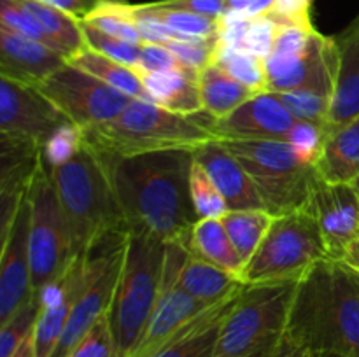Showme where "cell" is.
<instances>
[{
    "instance_id": "6da1fadb",
    "label": "cell",
    "mask_w": 359,
    "mask_h": 357,
    "mask_svg": "<svg viewBox=\"0 0 359 357\" xmlns=\"http://www.w3.org/2000/svg\"><path fill=\"white\" fill-rule=\"evenodd\" d=\"M102 158L109 167L126 231L151 234L165 244H188L198 223L189 191L193 150Z\"/></svg>"
},
{
    "instance_id": "7a4b0ae2",
    "label": "cell",
    "mask_w": 359,
    "mask_h": 357,
    "mask_svg": "<svg viewBox=\"0 0 359 357\" xmlns=\"http://www.w3.org/2000/svg\"><path fill=\"white\" fill-rule=\"evenodd\" d=\"M286 336L312 356L359 357V275L346 261L326 258L298 280Z\"/></svg>"
},
{
    "instance_id": "3957f363",
    "label": "cell",
    "mask_w": 359,
    "mask_h": 357,
    "mask_svg": "<svg viewBox=\"0 0 359 357\" xmlns=\"http://www.w3.org/2000/svg\"><path fill=\"white\" fill-rule=\"evenodd\" d=\"M48 172L69 224L76 258H84L88 248L111 231H126L107 163L86 140L74 158Z\"/></svg>"
},
{
    "instance_id": "277c9868",
    "label": "cell",
    "mask_w": 359,
    "mask_h": 357,
    "mask_svg": "<svg viewBox=\"0 0 359 357\" xmlns=\"http://www.w3.org/2000/svg\"><path fill=\"white\" fill-rule=\"evenodd\" d=\"M84 140L107 158H125L160 150H196L216 140L209 122L182 115L153 102L132 100L118 118L83 130Z\"/></svg>"
},
{
    "instance_id": "5b68a950",
    "label": "cell",
    "mask_w": 359,
    "mask_h": 357,
    "mask_svg": "<svg viewBox=\"0 0 359 357\" xmlns=\"http://www.w3.org/2000/svg\"><path fill=\"white\" fill-rule=\"evenodd\" d=\"M167 244L146 233H128L121 275L107 312L116 357H130L147 328L163 280Z\"/></svg>"
},
{
    "instance_id": "8992f818",
    "label": "cell",
    "mask_w": 359,
    "mask_h": 357,
    "mask_svg": "<svg viewBox=\"0 0 359 357\" xmlns=\"http://www.w3.org/2000/svg\"><path fill=\"white\" fill-rule=\"evenodd\" d=\"M298 280L245 286L217 335L210 357H277Z\"/></svg>"
},
{
    "instance_id": "52a82bcc",
    "label": "cell",
    "mask_w": 359,
    "mask_h": 357,
    "mask_svg": "<svg viewBox=\"0 0 359 357\" xmlns=\"http://www.w3.org/2000/svg\"><path fill=\"white\" fill-rule=\"evenodd\" d=\"M242 163L272 216L309 206L318 181L314 164L302 160L286 140H217Z\"/></svg>"
},
{
    "instance_id": "ba28073f",
    "label": "cell",
    "mask_w": 359,
    "mask_h": 357,
    "mask_svg": "<svg viewBox=\"0 0 359 357\" xmlns=\"http://www.w3.org/2000/svg\"><path fill=\"white\" fill-rule=\"evenodd\" d=\"M330 258L311 210L273 217L265 238L242 272L245 286L300 280L312 266Z\"/></svg>"
},
{
    "instance_id": "9c48e42d",
    "label": "cell",
    "mask_w": 359,
    "mask_h": 357,
    "mask_svg": "<svg viewBox=\"0 0 359 357\" xmlns=\"http://www.w3.org/2000/svg\"><path fill=\"white\" fill-rule=\"evenodd\" d=\"M30 198V266L34 293L62 279L76 261L69 224L58 192L39 154L28 184Z\"/></svg>"
},
{
    "instance_id": "30bf717a",
    "label": "cell",
    "mask_w": 359,
    "mask_h": 357,
    "mask_svg": "<svg viewBox=\"0 0 359 357\" xmlns=\"http://www.w3.org/2000/svg\"><path fill=\"white\" fill-rule=\"evenodd\" d=\"M128 231H111L95 241L83 258V287L53 357H67L86 332L109 312L121 275Z\"/></svg>"
},
{
    "instance_id": "8fae6325",
    "label": "cell",
    "mask_w": 359,
    "mask_h": 357,
    "mask_svg": "<svg viewBox=\"0 0 359 357\" xmlns=\"http://www.w3.org/2000/svg\"><path fill=\"white\" fill-rule=\"evenodd\" d=\"M37 88L81 130L118 118L133 100L69 63Z\"/></svg>"
},
{
    "instance_id": "7c38bea8",
    "label": "cell",
    "mask_w": 359,
    "mask_h": 357,
    "mask_svg": "<svg viewBox=\"0 0 359 357\" xmlns=\"http://www.w3.org/2000/svg\"><path fill=\"white\" fill-rule=\"evenodd\" d=\"M72 122L37 86L0 76V136L41 149L60 128Z\"/></svg>"
},
{
    "instance_id": "4fadbf2b",
    "label": "cell",
    "mask_w": 359,
    "mask_h": 357,
    "mask_svg": "<svg viewBox=\"0 0 359 357\" xmlns=\"http://www.w3.org/2000/svg\"><path fill=\"white\" fill-rule=\"evenodd\" d=\"M188 255V244H167L163 280L160 296L151 315L142 338L137 343L130 357H147L163 345L186 322L205 310V304L189 296L179 282L182 265Z\"/></svg>"
},
{
    "instance_id": "5bb4252c",
    "label": "cell",
    "mask_w": 359,
    "mask_h": 357,
    "mask_svg": "<svg viewBox=\"0 0 359 357\" xmlns=\"http://www.w3.org/2000/svg\"><path fill=\"white\" fill-rule=\"evenodd\" d=\"M337 65H339V46L335 37L316 31L312 41L298 51L270 52L266 58L270 93L309 90L326 91L333 94Z\"/></svg>"
},
{
    "instance_id": "9a60e30c",
    "label": "cell",
    "mask_w": 359,
    "mask_h": 357,
    "mask_svg": "<svg viewBox=\"0 0 359 357\" xmlns=\"http://www.w3.org/2000/svg\"><path fill=\"white\" fill-rule=\"evenodd\" d=\"M30 266V198L28 188L2 226L0 258V324L9 321L34 298Z\"/></svg>"
},
{
    "instance_id": "2e32d148",
    "label": "cell",
    "mask_w": 359,
    "mask_h": 357,
    "mask_svg": "<svg viewBox=\"0 0 359 357\" xmlns=\"http://www.w3.org/2000/svg\"><path fill=\"white\" fill-rule=\"evenodd\" d=\"M309 210L316 217L330 258L342 259L359 240V192L353 184H335L321 177L312 189Z\"/></svg>"
},
{
    "instance_id": "e0dca14e",
    "label": "cell",
    "mask_w": 359,
    "mask_h": 357,
    "mask_svg": "<svg viewBox=\"0 0 359 357\" xmlns=\"http://www.w3.org/2000/svg\"><path fill=\"white\" fill-rule=\"evenodd\" d=\"M297 119L276 93H258L221 119H210L216 140H287Z\"/></svg>"
},
{
    "instance_id": "ac0fdd59",
    "label": "cell",
    "mask_w": 359,
    "mask_h": 357,
    "mask_svg": "<svg viewBox=\"0 0 359 357\" xmlns=\"http://www.w3.org/2000/svg\"><path fill=\"white\" fill-rule=\"evenodd\" d=\"M195 160L205 168L230 210H265L263 200L241 161L217 140L193 150Z\"/></svg>"
},
{
    "instance_id": "d6986e66",
    "label": "cell",
    "mask_w": 359,
    "mask_h": 357,
    "mask_svg": "<svg viewBox=\"0 0 359 357\" xmlns=\"http://www.w3.org/2000/svg\"><path fill=\"white\" fill-rule=\"evenodd\" d=\"M65 65V56L49 46L0 27V76L39 86Z\"/></svg>"
},
{
    "instance_id": "ffe728a7",
    "label": "cell",
    "mask_w": 359,
    "mask_h": 357,
    "mask_svg": "<svg viewBox=\"0 0 359 357\" xmlns=\"http://www.w3.org/2000/svg\"><path fill=\"white\" fill-rule=\"evenodd\" d=\"M245 286L224 300L210 304L205 310L186 322L177 332L170 336L161 346H158L147 357H210L214 352L217 335L224 318L237 304Z\"/></svg>"
},
{
    "instance_id": "44dd1931",
    "label": "cell",
    "mask_w": 359,
    "mask_h": 357,
    "mask_svg": "<svg viewBox=\"0 0 359 357\" xmlns=\"http://www.w3.org/2000/svg\"><path fill=\"white\" fill-rule=\"evenodd\" d=\"M335 38L339 46V65L328 115L330 130L359 118V35L346 28Z\"/></svg>"
},
{
    "instance_id": "7402d4cb",
    "label": "cell",
    "mask_w": 359,
    "mask_h": 357,
    "mask_svg": "<svg viewBox=\"0 0 359 357\" xmlns=\"http://www.w3.org/2000/svg\"><path fill=\"white\" fill-rule=\"evenodd\" d=\"M316 172L326 182L353 184L359 175V118L330 130Z\"/></svg>"
},
{
    "instance_id": "603a6c76",
    "label": "cell",
    "mask_w": 359,
    "mask_h": 357,
    "mask_svg": "<svg viewBox=\"0 0 359 357\" xmlns=\"http://www.w3.org/2000/svg\"><path fill=\"white\" fill-rule=\"evenodd\" d=\"M139 76L142 77L144 86L149 91L153 104L182 115H196L198 112H203L196 74L186 70H170V72L139 74Z\"/></svg>"
},
{
    "instance_id": "cb8c5ba5",
    "label": "cell",
    "mask_w": 359,
    "mask_h": 357,
    "mask_svg": "<svg viewBox=\"0 0 359 357\" xmlns=\"http://www.w3.org/2000/svg\"><path fill=\"white\" fill-rule=\"evenodd\" d=\"M179 282L189 296L205 307L224 300L245 286L238 276L203 261L188 248V255L182 265Z\"/></svg>"
},
{
    "instance_id": "d4e9b609",
    "label": "cell",
    "mask_w": 359,
    "mask_h": 357,
    "mask_svg": "<svg viewBox=\"0 0 359 357\" xmlns=\"http://www.w3.org/2000/svg\"><path fill=\"white\" fill-rule=\"evenodd\" d=\"M67 63L83 70V72L90 74V76L97 77L102 83L109 84L114 90H118L119 93L126 94V97L133 98V100L153 102L149 91L144 86L142 77L139 76L135 69L123 65V63L116 62V59L109 58V56L100 55V52L93 51L88 46H84L81 51L70 56Z\"/></svg>"
},
{
    "instance_id": "484cf974",
    "label": "cell",
    "mask_w": 359,
    "mask_h": 357,
    "mask_svg": "<svg viewBox=\"0 0 359 357\" xmlns=\"http://www.w3.org/2000/svg\"><path fill=\"white\" fill-rule=\"evenodd\" d=\"M188 248L203 261L241 279L244 261L235 251L221 219H200L189 234Z\"/></svg>"
},
{
    "instance_id": "4316f807",
    "label": "cell",
    "mask_w": 359,
    "mask_h": 357,
    "mask_svg": "<svg viewBox=\"0 0 359 357\" xmlns=\"http://www.w3.org/2000/svg\"><path fill=\"white\" fill-rule=\"evenodd\" d=\"M198 86L203 112L210 119H221L231 114L244 102L258 94L233 79L226 70H223L216 63H210L198 74Z\"/></svg>"
},
{
    "instance_id": "83f0119b",
    "label": "cell",
    "mask_w": 359,
    "mask_h": 357,
    "mask_svg": "<svg viewBox=\"0 0 359 357\" xmlns=\"http://www.w3.org/2000/svg\"><path fill=\"white\" fill-rule=\"evenodd\" d=\"M16 2L35 18V21L48 35L51 48L67 59L86 46L81 20H77L76 16L39 2V0H16Z\"/></svg>"
},
{
    "instance_id": "f1b7e54d",
    "label": "cell",
    "mask_w": 359,
    "mask_h": 357,
    "mask_svg": "<svg viewBox=\"0 0 359 357\" xmlns=\"http://www.w3.org/2000/svg\"><path fill=\"white\" fill-rule=\"evenodd\" d=\"M273 217L266 210H228L221 217L235 251L244 261V268L258 251Z\"/></svg>"
},
{
    "instance_id": "f546056e",
    "label": "cell",
    "mask_w": 359,
    "mask_h": 357,
    "mask_svg": "<svg viewBox=\"0 0 359 357\" xmlns=\"http://www.w3.org/2000/svg\"><path fill=\"white\" fill-rule=\"evenodd\" d=\"M139 7L163 21L172 31L177 34L179 41L219 37L221 18H209L203 14L189 13V10L170 9V7L161 6L160 2L139 4Z\"/></svg>"
},
{
    "instance_id": "4dcf8cb0",
    "label": "cell",
    "mask_w": 359,
    "mask_h": 357,
    "mask_svg": "<svg viewBox=\"0 0 359 357\" xmlns=\"http://www.w3.org/2000/svg\"><path fill=\"white\" fill-rule=\"evenodd\" d=\"M81 21L130 44H144L133 16L132 4L119 2V0H100L98 6Z\"/></svg>"
},
{
    "instance_id": "1f68e13d",
    "label": "cell",
    "mask_w": 359,
    "mask_h": 357,
    "mask_svg": "<svg viewBox=\"0 0 359 357\" xmlns=\"http://www.w3.org/2000/svg\"><path fill=\"white\" fill-rule=\"evenodd\" d=\"M214 63L226 70L233 79L248 86L255 93L269 91L266 62L244 48H224L217 46Z\"/></svg>"
},
{
    "instance_id": "d6a6232c",
    "label": "cell",
    "mask_w": 359,
    "mask_h": 357,
    "mask_svg": "<svg viewBox=\"0 0 359 357\" xmlns=\"http://www.w3.org/2000/svg\"><path fill=\"white\" fill-rule=\"evenodd\" d=\"M189 191H191L193 206L200 219H221L228 212L226 200L216 188L205 168L193 156L191 172H189Z\"/></svg>"
},
{
    "instance_id": "836d02e7",
    "label": "cell",
    "mask_w": 359,
    "mask_h": 357,
    "mask_svg": "<svg viewBox=\"0 0 359 357\" xmlns=\"http://www.w3.org/2000/svg\"><path fill=\"white\" fill-rule=\"evenodd\" d=\"M276 94L286 105V108L291 112V115L297 121H307L316 122V125L328 126L332 93L302 88V90L283 91V93Z\"/></svg>"
},
{
    "instance_id": "e575fe53",
    "label": "cell",
    "mask_w": 359,
    "mask_h": 357,
    "mask_svg": "<svg viewBox=\"0 0 359 357\" xmlns=\"http://www.w3.org/2000/svg\"><path fill=\"white\" fill-rule=\"evenodd\" d=\"M41 314V300L35 293L7 322L0 324V357H11L18 346L34 332L35 322Z\"/></svg>"
},
{
    "instance_id": "d590c367",
    "label": "cell",
    "mask_w": 359,
    "mask_h": 357,
    "mask_svg": "<svg viewBox=\"0 0 359 357\" xmlns=\"http://www.w3.org/2000/svg\"><path fill=\"white\" fill-rule=\"evenodd\" d=\"M81 27H83V35L84 42L90 49L100 52V55L109 56V58L116 59V62L123 63V65H128L132 69H137L140 62V46L130 44V42L121 41L118 37H112V35L104 34V31L97 30L91 24L81 21Z\"/></svg>"
},
{
    "instance_id": "8d00e7d4",
    "label": "cell",
    "mask_w": 359,
    "mask_h": 357,
    "mask_svg": "<svg viewBox=\"0 0 359 357\" xmlns=\"http://www.w3.org/2000/svg\"><path fill=\"white\" fill-rule=\"evenodd\" d=\"M84 135L83 130L74 122H67V125L60 126L41 147V160L48 168L60 167V164L67 163L74 154L79 150L81 144H83Z\"/></svg>"
},
{
    "instance_id": "74e56055",
    "label": "cell",
    "mask_w": 359,
    "mask_h": 357,
    "mask_svg": "<svg viewBox=\"0 0 359 357\" xmlns=\"http://www.w3.org/2000/svg\"><path fill=\"white\" fill-rule=\"evenodd\" d=\"M219 37L189 38V41H172L167 48L177 56L179 63L186 72L198 76L205 66L214 63Z\"/></svg>"
},
{
    "instance_id": "f35d334b",
    "label": "cell",
    "mask_w": 359,
    "mask_h": 357,
    "mask_svg": "<svg viewBox=\"0 0 359 357\" xmlns=\"http://www.w3.org/2000/svg\"><path fill=\"white\" fill-rule=\"evenodd\" d=\"M328 133V126L316 125V122L307 121H297L293 128H291L286 142H290L293 146V149L297 150V154L302 160L316 167Z\"/></svg>"
},
{
    "instance_id": "ab89813d",
    "label": "cell",
    "mask_w": 359,
    "mask_h": 357,
    "mask_svg": "<svg viewBox=\"0 0 359 357\" xmlns=\"http://www.w3.org/2000/svg\"><path fill=\"white\" fill-rule=\"evenodd\" d=\"M0 27L14 31V34L23 35L27 38H34V41L42 42V44L51 48L48 35L44 34L41 24L16 0H0Z\"/></svg>"
},
{
    "instance_id": "60d3db41",
    "label": "cell",
    "mask_w": 359,
    "mask_h": 357,
    "mask_svg": "<svg viewBox=\"0 0 359 357\" xmlns=\"http://www.w3.org/2000/svg\"><path fill=\"white\" fill-rule=\"evenodd\" d=\"M67 357H116L114 338L107 314L86 332Z\"/></svg>"
},
{
    "instance_id": "b9f144b4",
    "label": "cell",
    "mask_w": 359,
    "mask_h": 357,
    "mask_svg": "<svg viewBox=\"0 0 359 357\" xmlns=\"http://www.w3.org/2000/svg\"><path fill=\"white\" fill-rule=\"evenodd\" d=\"M276 35H277V23L272 20V18H269L266 14L265 16L252 18L242 48L255 52L256 56H259V58H263L266 62V58H269L270 52H272L273 49Z\"/></svg>"
},
{
    "instance_id": "7bdbcfd3",
    "label": "cell",
    "mask_w": 359,
    "mask_h": 357,
    "mask_svg": "<svg viewBox=\"0 0 359 357\" xmlns=\"http://www.w3.org/2000/svg\"><path fill=\"white\" fill-rule=\"evenodd\" d=\"M139 74H156L170 72V70H184L179 63L177 56L163 44H147L140 46V62L137 66Z\"/></svg>"
},
{
    "instance_id": "ee69618b",
    "label": "cell",
    "mask_w": 359,
    "mask_h": 357,
    "mask_svg": "<svg viewBox=\"0 0 359 357\" xmlns=\"http://www.w3.org/2000/svg\"><path fill=\"white\" fill-rule=\"evenodd\" d=\"M312 0H276L272 10L266 16L277 24H304L312 27Z\"/></svg>"
},
{
    "instance_id": "f6af8a7d",
    "label": "cell",
    "mask_w": 359,
    "mask_h": 357,
    "mask_svg": "<svg viewBox=\"0 0 359 357\" xmlns=\"http://www.w3.org/2000/svg\"><path fill=\"white\" fill-rule=\"evenodd\" d=\"M160 4L170 9L189 10L209 18H223L226 14V0H161Z\"/></svg>"
},
{
    "instance_id": "bcb514c9",
    "label": "cell",
    "mask_w": 359,
    "mask_h": 357,
    "mask_svg": "<svg viewBox=\"0 0 359 357\" xmlns=\"http://www.w3.org/2000/svg\"><path fill=\"white\" fill-rule=\"evenodd\" d=\"M39 2L56 7L67 14H72L77 20H83L98 6L100 0H39Z\"/></svg>"
},
{
    "instance_id": "7dc6e473",
    "label": "cell",
    "mask_w": 359,
    "mask_h": 357,
    "mask_svg": "<svg viewBox=\"0 0 359 357\" xmlns=\"http://www.w3.org/2000/svg\"><path fill=\"white\" fill-rule=\"evenodd\" d=\"M277 357H314V356H312L311 352H307V350L302 349V346H298L297 343H293L286 336L283 345H280V350L279 354H277Z\"/></svg>"
},
{
    "instance_id": "c3c4849f",
    "label": "cell",
    "mask_w": 359,
    "mask_h": 357,
    "mask_svg": "<svg viewBox=\"0 0 359 357\" xmlns=\"http://www.w3.org/2000/svg\"><path fill=\"white\" fill-rule=\"evenodd\" d=\"M255 0H226V13H235L245 16L249 10V7L252 6Z\"/></svg>"
},
{
    "instance_id": "681fc988",
    "label": "cell",
    "mask_w": 359,
    "mask_h": 357,
    "mask_svg": "<svg viewBox=\"0 0 359 357\" xmlns=\"http://www.w3.org/2000/svg\"><path fill=\"white\" fill-rule=\"evenodd\" d=\"M342 261H346L351 268L359 275V240L354 241L349 247V251L346 252V255L342 258Z\"/></svg>"
},
{
    "instance_id": "f907efd6",
    "label": "cell",
    "mask_w": 359,
    "mask_h": 357,
    "mask_svg": "<svg viewBox=\"0 0 359 357\" xmlns=\"http://www.w3.org/2000/svg\"><path fill=\"white\" fill-rule=\"evenodd\" d=\"M11 357H37L35 356V346H34V332L18 346L16 352L13 354Z\"/></svg>"
},
{
    "instance_id": "816d5d0a",
    "label": "cell",
    "mask_w": 359,
    "mask_h": 357,
    "mask_svg": "<svg viewBox=\"0 0 359 357\" xmlns=\"http://www.w3.org/2000/svg\"><path fill=\"white\" fill-rule=\"evenodd\" d=\"M347 30H351V31H354V34L356 35H359V14L356 16V20L353 21V23L349 24V27H347Z\"/></svg>"
},
{
    "instance_id": "f5cc1de1",
    "label": "cell",
    "mask_w": 359,
    "mask_h": 357,
    "mask_svg": "<svg viewBox=\"0 0 359 357\" xmlns=\"http://www.w3.org/2000/svg\"><path fill=\"white\" fill-rule=\"evenodd\" d=\"M314 357H342V356H335V354H321V356H314Z\"/></svg>"
},
{
    "instance_id": "db71d44e",
    "label": "cell",
    "mask_w": 359,
    "mask_h": 357,
    "mask_svg": "<svg viewBox=\"0 0 359 357\" xmlns=\"http://www.w3.org/2000/svg\"><path fill=\"white\" fill-rule=\"evenodd\" d=\"M353 186H354V188H356V191L359 192V175H358V177H356V178H354Z\"/></svg>"
}]
</instances>
